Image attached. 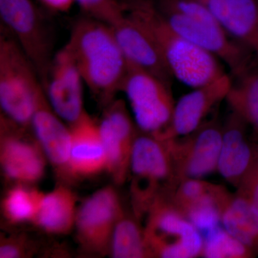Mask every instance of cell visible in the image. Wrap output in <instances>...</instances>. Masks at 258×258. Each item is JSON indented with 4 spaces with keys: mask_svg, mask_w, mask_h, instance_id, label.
Listing matches in <instances>:
<instances>
[{
    "mask_svg": "<svg viewBox=\"0 0 258 258\" xmlns=\"http://www.w3.org/2000/svg\"><path fill=\"white\" fill-rule=\"evenodd\" d=\"M66 45L85 85L105 108L120 92L128 67L111 25L83 15L72 25Z\"/></svg>",
    "mask_w": 258,
    "mask_h": 258,
    "instance_id": "1",
    "label": "cell"
},
{
    "mask_svg": "<svg viewBox=\"0 0 258 258\" xmlns=\"http://www.w3.org/2000/svg\"><path fill=\"white\" fill-rule=\"evenodd\" d=\"M125 13L149 32L173 77L195 88L226 74L220 60L194 45L168 23L152 0H120Z\"/></svg>",
    "mask_w": 258,
    "mask_h": 258,
    "instance_id": "2",
    "label": "cell"
},
{
    "mask_svg": "<svg viewBox=\"0 0 258 258\" xmlns=\"http://www.w3.org/2000/svg\"><path fill=\"white\" fill-rule=\"evenodd\" d=\"M156 3L173 29L194 45L222 60L235 79L257 64L252 52L230 36L201 2L159 0Z\"/></svg>",
    "mask_w": 258,
    "mask_h": 258,
    "instance_id": "3",
    "label": "cell"
},
{
    "mask_svg": "<svg viewBox=\"0 0 258 258\" xmlns=\"http://www.w3.org/2000/svg\"><path fill=\"white\" fill-rule=\"evenodd\" d=\"M43 88L35 66L8 30L0 31V106L2 115L30 128Z\"/></svg>",
    "mask_w": 258,
    "mask_h": 258,
    "instance_id": "4",
    "label": "cell"
},
{
    "mask_svg": "<svg viewBox=\"0 0 258 258\" xmlns=\"http://www.w3.org/2000/svg\"><path fill=\"white\" fill-rule=\"evenodd\" d=\"M141 133L134 141L129 168L137 216L147 212L159 196L171 192L180 181L165 141Z\"/></svg>",
    "mask_w": 258,
    "mask_h": 258,
    "instance_id": "5",
    "label": "cell"
},
{
    "mask_svg": "<svg viewBox=\"0 0 258 258\" xmlns=\"http://www.w3.org/2000/svg\"><path fill=\"white\" fill-rule=\"evenodd\" d=\"M144 230L151 257L194 258L201 255L204 238L169 201L159 196L149 209Z\"/></svg>",
    "mask_w": 258,
    "mask_h": 258,
    "instance_id": "6",
    "label": "cell"
},
{
    "mask_svg": "<svg viewBox=\"0 0 258 258\" xmlns=\"http://www.w3.org/2000/svg\"><path fill=\"white\" fill-rule=\"evenodd\" d=\"M1 26L11 34L35 66L42 86L54 52V37L47 20L32 0H0Z\"/></svg>",
    "mask_w": 258,
    "mask_h": 258,
    "instance_id": "7",
    "label": "cell"
},
{
    "mask_svg": "<svg viewBox=\"0 0 258 258\" xmlns=\"http://www.w3.org/2000/svg\"><path fill=\"white\" fill-rule=\"evenodd\" d=\"M120 91L128 99L140 132L157 137L167 128L175 106L171 86L128 64Z\"/></svg>",
    "mask_w": 258,
    "mask_h": 258,
    "instance_id": "8",
    "label": "cell"
},
{
    "mask_svg": "<svg viewBox=\"0 0 258 258\" xmlns=\"http://www.w3.org/2000/svg\"><path fill=\"white\" fill-rule=\"evenodd\" d=\"M123 215L114 188L106 186L93 193L78 208L75 228L80 245L88 253L109 252L113 230Z\"/></svg>",
    "mask_w": 258,
    "mask_h": 258,
    "instance_id": "9",
    "label": "cell"
},
{
    "mask_svg": "<svg viewBox=\"0 0 258 258\" xmlns=\"http://www.w3.org/2000/svg\"><path fill=\"white\" fill-rule=\"evenodd\" d=\"M222 125L216 119L205 122L192 133L165 141L179 181L201 179L217 170Z\"/></svg>",
    "mask_w": 258,
    "mask_h": 258,
    "instance_id": "10",
    "label": "cell"
},
{
    "mask_svg": "<svg viewBox=\"0 0 258 258\" xmlns=\"http://www.w3.org/2000/svg\"><path fill=\"white\" fill-rule=\"evenodd\" d=\"M83 85L77 64L64 45L54 55L42 88L51 108L69 126L86 113Z\"/></svg>",
    "mask_w": 258,
    "mask_h": 258,
    "instance_id": "11",
    "label": "cell"
},
{
    "mask_svg": "<svg viewBox=\"0 0 258 258\" xmlns=\"http://www.w3.org/2000/svg\"><path fill=\"white\" fill-rule=\"evenodd\" d=\"M27 129L1 115V159L3 174L10 181L28 184L45 174V156L37 142L24 135Z\"/></svg>",
    "mask_w": 258,
    "mask_h": 258,
    "instance_id": "12",
    "label": "cell"
},
{
    "mask_svg": "<svg viewBox=\"0 0 258 258\" xmlns=\"http://www.w3.org/2000/svg\"><path fill=\"white\" fill-rule=\"evenodd\" d=\"M98 127L106 154L107 171L117 183H122L129 174L131 155L137 136L124 102L114 99L105 107Z\"/></svg>",
    "mask_w": 258,
    "mask_h": 258,
    "instance_id": "13",
    "label": "cell"
},
{
    "mask_svg": "<svg viewBox=\"0 0 258 258\" xmlns=\"http://www.w3.org/2000/svg\"><path fill=\"white\" fill-rule=\"evenodd\" d=\"M233 84L227 74L212 82L193 88L175 103L170 123L157 138L168 140L192 133L203 123L214 107L226 100Z\"/></svg>",
    "mask_w": 258,
    "mask_h": 258,
    "instance_id": "14",
    "label": "cell"
},
{
    "mask_svg": "<svg viewBox=\"0 0 258 258\" xmlns=\"http://www.w3.org/2000/svg\"><path fill=\"white\" fill-rule=\"evenodd\" d=\"M110 25L128 64L171 86L174 77L147 30L124 10L122 16Z\"/></svg>",
    "mask_w": 258,
    "mask_h": 258,
    "instance_id": "15",
    "label": "cell"
},
{
    "mask_svg": "<svg viewBox=\"0 0 258 258\" xmlns=\"http://www.w3.org/2000/svg\"><path fill=\"white\" fill-rule=\"evenodd\" d=\"M251 125L235 111L222 125V142L217 171L236 189L255 165L258 145L249 140Z\"/></svg>",
    "mask_w": 258,
    "mask_h": 258,
    "instance_id": "16",
    "label": "cell"
},
{
    "mask_svg": "<svg viewBox=\"0 0 258 258\" xmlns=\"http://www.w3.org/2000/svg\"><path fill=\"white\" fill-rule=\"evenodd\" d=\"M30 129L45 157L56 169L68 175L72 132L51 108L45 93L32 117Z\"/></svg>",
    "mask_w": 258,
    "mask_h": 258,
    "instance_id": "17",
    "label": "cell"
},
{
    "mask_svg": "<svg viewBox=\"0 0 258 258\" xmlns=\"http://www.w3.org/2000/svg\"><path fill=\"white\" fill-rule=\"evenodd\" d=\"M70 127L72 148L68 175L89 177L107 171L106 154L98 122L86 113Z\"/></svg>",
    "mask_w": 258,
    "mask_h": 258,
    "instance_id": "18",
    "label": "cell"
},
{
    "mask_svg": "<svg viewBox=\"0 0 258 258\" xmlns=\"http://www.w3.org/2000/svg\"><path fill=\"white\" fill-rule=\"evenodd\" d=\"M227 33L247 47L258 63V0H199Z\"/></svg>",
    "mask_w": 258,
    "mask_h": 258,
    "instance_id": "19",
    "label": "cell"
},
{
    "mask_svg": "<svg viewBox=\"0 0 258 258\" xmlns=\"http://www.w3.org/2000/svg\"><path fill=\"white\" fill-rule=\"evenodd\" d=\"M222 225L258 256V214L243 197L224 187L220 194Z\"/></svg>",
    "mask_w": 258,
    "mask_h": 258,
    "instance_id": "20",
    "label": "cell"
},
{
    "mask_svg": "<svg viewBox=\"0 0 258 258\" xmlns=\"http://www.w3.org/2000/svg\"><path fill=\"white\" fill-rule=\"evenodd\" d=\"M77 199L66 186H60L43 194L35 223L45 232L66 235L75 227Z\"/></svg>",
    "mask_w": 258,
    "mask_h": 258,
    "instance_id": "21",
    "label": "cell"
},
{
    "mask_svg": "<svg viewBox=\"0 0 258 258\" xmlns=\"http://www.w3.org/2000/svg\"><path fill=\"white\" fill-rule=\"evenodd\" d=\"M226 101L258 134V64L233 83Z\"/></svg>",
    "mask_w": 258,
    "mask_h": 258,
    "instance_id": "22",
    "label": "cell"
},
{
    "mask_svg": "<svg viewBox=\"0 0 258 258\" xmlns=\"http://www.w3.org/2000/svg\"><path fill=\"white\" fill-rule=\"evenodd\" d=\"M109 252L114 258L151 257L144 229L123 215L113 230Z\"/></svg>",
    "mask_w": 258,
    "mask_h": 258,
    "instance_id": "23",
    "label": "cell"
},
{
    "mask_svg": "<svg viewBox=\"0 0 258 258\" xmlns=\"http://www.w3.org/2000/svg\"><path fill=\"white\" fill-rule=\"evenodd\" d=\"M44 193L19 184L3 199V215L13 224L35 222Z\"/></svg>",
    "mask_w": 258,
    "mask_h": 258,
    "instance_id": "24",
    "label": "cell"
},
{
    "mask_svg": "<svg viewBox=\"0 0 258 258\" xmlns=\"http://www.w3.org/2000/svg\"><path fill=\"white\" fill-rule=\"evenodd\" d=\"M201 257L205 258H254L256 254L220 225L203 236Z\"/></svg>",
    "mask_w": 258,
    "mask_h": 258,
    "instance_id": "25",
    "label": "cell"
},
{
    "mask_svg": "<svg viewBox=\"0 0 258 258\" xmlns=\"http://www.w3.org/2000/svg\"><path fill=\"white\" fill-rule=\"evenodd\" d=\"M222 186L213 184L211 190L193 204L184 216L203 236L222 225L219 195Z\"/></svg>",
    "mask_w": 258,
    "mask_h": 258,
    "instance_id": "26",
    "label": "cell"
},
{
    "mask_svg": "<svg viewBox=\"0 0 258 258\" xmlns=\"http://www.w3.org/2000/svg\"><path fill=\"white\" fill-rule=\"evenodd\" d=\"M212 186L213 184L200 179L186 178L179 181L168 198L174 208L184 215L194 203L211 190Z\"/></svg>",
    "mask_w": 258,
    "mask_h": 258,
    "instance_id": "27",
    "label": "cell"
},
{
    "mask_svg": "<svg viewBox=\"0 0 258 258\" xmlns=\"http://www.w3.org/2000/svg\"><path fill=\"white\" fill-rule=\"evenodd\" d=\"M83 12L91 17L111 25L123 14L120 0H75Z\"/></svg>",
    "mask_w": 258,
    "mask_h": 258,
    "instance_id": "28",
    "label": "cell"
},
{
    "mask_svg": "<svg viewBox=\"0 0 258 258\" xmlns=\"http://www.w3.org/2000/svg\"><path fill=\"white\" fill-rule=\"evenodd\" d=\"M236 193L246 199L258 214V173L256 164L242 179Z\"/></svg>",
    "mask_w": 258,
    "mask_h": 258,
    "instance_id": "29",
    "label": "cell"
},
{
    "mask_svg": "<svg viewBox=\"0 0 258 258\" xmlns=\"http://www.w3.org/2000/svg\"><path fill=\"white\" fill-rule=\"evenodd\" d=\"M24 247L18 241L8 240L2 242L0 246V257H21L24 254Z\"/></svg>",
    "mask_w": 258,
    "mask_h": 258,
    "instance_id": "30",
    "label": "cell"
},
{
    "mask_svg": "<svg viewBox=\"0 0 258 258\" xmlns=\"http://www.w3.org/2000/svg\"><path fill=\"white\" fill-rule=\"evenodd\" d=\"M47 9L58 13H66L72 8L75 0H39Z\"/></svg>",
    "mask_w": 258,
    "mask_h": 258,
    "instance_id": "31",
    "label": "cell"
},
{
    "mask_svg": "<svg viewBox=\"0 0 258 258\" xmlns=\"http://www.w3.org/2000/svg\"><path fill=\"white\" fill-rule=\"evenodd\" d=\"M256 166H257V170L258 173V155L257 158V161H256Z\"/></svg>",
    "mask_w": 258,
    "mask_h": 258,
    "instance_id": "32",
    "label": "cell"
}]
</instances>
